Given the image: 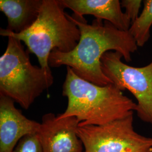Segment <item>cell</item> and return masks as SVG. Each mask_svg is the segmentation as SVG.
Segmentation results:
<instances>
[{
    "label": "cell",
    "mask_w": 152,
    "mask_h": 152,
    "mask_svg": "<svg viewBox=\"0 0 152 152\" xmlns=\"http://www.w3.org/2000/svg\"><path fill=\"white\" fill-rule=\"evenodd\" d=\"M70 18L80 31V41L69 53L53 50L49 56L50 67L69 66L77 76L98 86L112 83L102 71V58L107 52L114 51L130 62L131 54L138 48L134 38L129 31L120 30L107 21L95 19L90 24L84 17L73 15Z\"/></svg>",
    "instance_id": "1"
},
{
    "label": "cell",
    "mask_w": 152,
    "mask_h": 152,
    "mask_svg": "<svg viewBox=\"0 0 152 152\" xmlns=\"http://www.w3.org/2000/svg\"><path fill=\"white\" fill-rule=\"evenodd\" d=\"M62 95L68 99V105L57 118L75 117L78 126L105 125L125 118L137 109V104L113 83L98 86L77 76L69 66Z\"/></svg>",
    "instance_id": "2"
},
{
    "label": "cell",
    "mask_w": 152,
    "mask_h": 152,
    "mask_svg": "<svg viewBox=\"0 0 152 152\" xmlns=\"http://www.w3.org/2000/svg\"><path fill=\"white\" fill-rule=\"evenodd\" d=\"M65 9L61 0H43L36 21L28 29L15 33L1 28L0 35L24 42L29 53L36 55L39 66L51 71L49 58L52 51L69 53L80 39V31Z\"/></svg>",
    "instance_id": "3"
},
{
    "label": "cell",
    "mask_w": 152,
    "mask_h": 152,
    "mask_svg": "<svg viewBox=\"0 0 152 152\" xmlns=\"http://www.w3.org/2000/svg\"><path fill=\"white\" fill-rule=\"evenodd\" d=\"M20 41L8 37L0 58V94L11 98L27 110L54 83L52 71L31 63Z\"/></svg>",
    "instance_id": "4"
},
{
    "label": "cell",
    "mask_w": 152,
    "mask_h": 152,
    "mask_svg": "<svg viewBox=\"0 0 152 152\" xmlns=\"http://www.w3.org/2000/svg\"><path fill=\"white\" fill-rule=\"evenodd\" d=\"M134 113L100 126H78L77 134L85 152H145L152 148V137L135 130Z\"/></svg>",
    "instance_id": "5"
},
{
    "label": "cell",
    "mask_w": 152,
    "mask_h": 152,
    "mask_svg": "<svg viewBox=\"0 0 152 152\" xmlns=\"http://www.w3.org/2000/svg\"><path fill=\"white\" fill-rule=\"evenodd\" d=\"M123 55L114 51L104 54L102 69L121 91L129 90L137 102L136 113L142 121L152 125V61L142 67L124 63Z\"/></svg>",
    "instance_id": "6"
},
{
    "label": "cell",
    "mask_w": 152,
    "mask_h": 152,
    "mask_svg": "<svg viewBox=\"0 0 152 152\" xmlns=\"http://www.w3.org/2000/svg\"><path fill=\"white\" fill-rule=\"evenodd\" d=\"M37 136L44 152H84L81 140L77 134L80 124L75 117L58 119L49 113L42 117Z\"/></svg>",
    "instance_id": "7"
},
{
    "label": "cell",
    "mask_w": 152,
    "mask_h": 152,
    "mask_svg": "<svg viewBox=\"0 0 152 152\" xmlns=\"http://www.w3.org/2000/svg\"><path fill=\"white\" fill-rule=\"evenodd\" d=\"M11 98L0 94V152H12L22 138L36 134L40 123L27 118Z\"/></svg>",
    "instance_id": "8"
},
{
    "label": "cell",
    "mask_w": 152,
    "mask_h": 152,
    "mask_svg": "<svg viewBox=\"0 0 152 152\" xmlns=\"http://www.w3.org/2000/svg\"><path fill=\"white\" fill-rule=\"evenodd\" d=\"M65 8L73 15L83 18L91 15L96 19L110 23L120 30L129 31L131 21L122 10L118 0H61Z\"/></svg>",
    "instance_id": "9"
},
{
    "label": "cell",
    "mask_w": 152,
    "mask_h": 152,
    "mask_svg": "<svg viewBox=\"0 0 152 152\" xmlns=\"http://www.w3.org/2000/svg\"><path fill=\"white\" fill-rule=\"evenodd\" d=\"M43 0H1L0 10L7 18L6 29L20 33L31 27L38 18Z\"/></svg>",
    "instance_id": "10"
},
{
    "label": "cell",
    "mask_w": 152,
    "mask_h": 152,
    "mask_svg": "<svg viewBox=\"0 0 152 152\" xmlns=\"http://www.w3.org/2000/svg\"><path fill=\"white\" fill-rule=\"evenodd\" d=\"M141 14L131 23L129 30L137 47H143L151 37L152 26V0H144Z\"/></svg>",
    "instance_id": "11"
},
{
    "label": "cell",
    "mask_w": 152,
    "mask_h": 152,
    "mask_svg": "<svg viewBox=\"0 0 152 152\" xmlns=\"http://www.w3.org/2000/svg\"><path fill=\"white\" fill-rule=\"evenodd\" d=\"M12 152H44L37 134L28 135L19 141Z\"/></svg>",
    "instance_id": "12"
},
{
    "label": "cell",
    "mask_w": 152,
    "mask_h": 152,
    "mask_svg": "<svg viewBox=\"0 0 152 152\" xmlns=\"http://www.w3.org/2000/svg\"><path fill=\"white\" fill-rule=\"evenodd\" d=\"M142 1L141 0H122L121 2L122 7L125 8V14L129 17L131 23L138 17Z\"/></svg>",
    "instance_id": "13"
},
{
    "label": "cell",
    "mask_w": 152,
    "mask_h": 152,
    "mask_svg": "<svg viewBox=\"0 0 152 152\" xmlns=\"http://www.w3.org/2000/svg\"><path fill=\"white\" fill-rule=\"evenodd\" d=\"M145 152H152V149H149V150H148V151H147Z\"/></svg>",
    "instance_id": "14"
},
{
    "label": "cell",
    "mask_w": 152,
    "mask_h": 152,
    "mask_svg": "<svg viewBox=\"0 0 152 152\" xmlns=\"http://www.w3.org/2000/svg\"></svg>",
    "instance_id": "15"
}]
</instances>
